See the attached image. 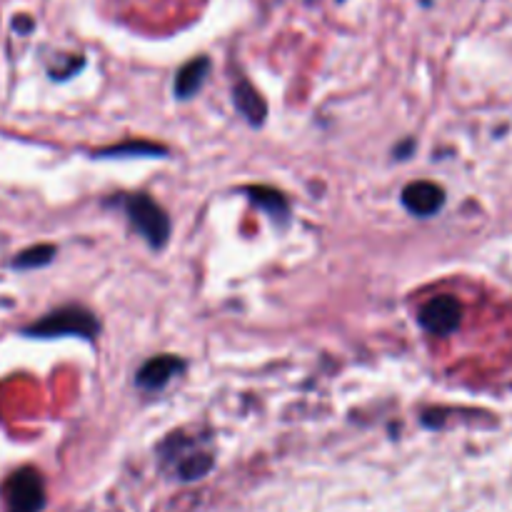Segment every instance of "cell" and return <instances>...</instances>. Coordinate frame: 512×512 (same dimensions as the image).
Returning a JSON list of instances; mask_svg holds the SVG:
<instances>
[{
	"label": "cell",
	"mask_w": 512,
	"mask_h": 512,
	"mask_svg": "<svg viewBox=\"0 0 512 512\" xmlns=\"http://www.w3.org/2000/svg\"><path fill=\"white\" fill-rule=\"evenodd\" d=\"M100 333V320L95 318L93 310L83 308V305H63L35 323L25 325L20 335L33 340H55V338H80V340H95Z\"/></svg>",
	"instance_id": "6da1fadb"
},
{
	"label": "cell",
	"mask_w": 512,
	"mask_h": 512,
	"mask_svg": "<svg viewBox=\"0 0 512 512\" xmlns=\"http://www.w3.org/2000/svg\"><path fill=\"white\" fill-rule=\"evenodd\" d=\"M110 203L120 205L123 213L128 215L130 225L138 230L140 238L150 245V248L160 250L165 248L170 238V218L150 195L145 193H120L113 195Z\"/></svg>",
	"instance_id": "7a4b0ae2"
},
{
	"label": "cell",
	"mask_w": 512,
	"mask_h": 512,
	"mask_svg": "<svg viewBox=\"0 0 512 512\" xmlns=\"http://www.w3.org/2000/svg\"><path fill=\"white\" fill-rule=\"evenodd\" d=\"M5 512H40L45 505V485L38 470L20 468L3 483Z\"/></svg>",
	"instance_id": "3957f363"
},
{
	"label": "cell",
	"mask_w": 512,
	"mask_h": 512,
	"mask_svg": "<svg viewBox=\"0 0 512 512\" xmlns=\"http://www.w3.org/2000/svg\"><path fill=\"white\" fill-rule=\"evenodd\" d=\"M418 323L430 335L445 338V335L455 333L460 328V323H463V305H460V300L455 295H435V298H430L420 308Z\"/></svg>",
	"instance_id": "277c9868"
},
{
	"label": "cell",
	"mask_w": 512,
	"mask_h": 512,
	"mask_svg": "<svg viewBox=\"0 0 512 512\" xmlns=\"http://www.w3.org/2000/svg\"><path fill=\"white\" fill-rule=\"evenodd\" d=\"M185 370V363L178 355H155L150 358L143 368L135 375V385L145 393H155V390H163L170 380L178 378Z\"/></svg>",
	"instance_id": "5b68a950"
},
{
	"label": "cell",
	"mask_w": 512,
	"mask_h": 512,
	"mask_svg": "<svg viewBox=\"0 0 512 512\" xmlns=\"http://www.w3.org/2000/svg\"><path fill=\"white\" fill-rule=\"evenodd\" d=\"M403 205L415 218H430L445 205V190L430 180H415V183L405 185Z\"/></svg>",
	"instance_id": "8992f818"
},
{
	"label": "cell",
	"mask_w": 512,
	"mask_h": 512,
	"mask_svg": "<svg viewBox=\"0 0 512 512\" xmlns=\"http://www.w3.org/2000/svg\"><path fill=\"white\" fill-rule=\"evenodd\" d=\"M233 103L238 108V113L248 120L250 125H263L268 118V103H265L263 95L255 90V85L248 78L238 75V80L233 83Z\"/></svg>",
	"instance_id": "52a82bcc"
},
{
	"label": "cell",
	"mask_w": 512,
	"mask_h": 512,
	"mask_svg": "<svg viewBox=\"0 0 512 512\" xmlns=\"http://www.w3.org/2000/svg\"><path fill=\"white\" fill-rule=\"evenodd\" d=\"M243 193L248 195L250 203H253L255 208L263 210L275 225H285L290 220V203L280 190L268 188V185H248Z\"/></svg>",
	"instance_id": "ba28073f"
},
{
	"label": "cell",
	"mask_w": 512,
	"mask_h": 512,
	"mask_svg": "<svg viewBox=\"0 0 512 512\" xmlns=\"http://www.w3.org/2000/svg\"><path fill=\"white\" fill-rule=\"evenodd\" d=\"M208 75H210V58L198 55V58L188 60V63L178 70V75H175V85H173L175 98L190 100L193 95H198V90L203 88Z\"/></svg>",
	"instance_id": "9c48e42d"
},
{
	"label": "cell",
	"mask_w": 512,
	"mask_h": 512,
	"mask_svg": "<svg viewBox=\"0 0 512 512\" xmlns=\"http://www.w3.org/2000/svg\"><path fill=\"white\" fill-rule=\"evenodd\" d=\"M168 150L163 145L148 143V140H130V143L113 145V148L98 150L95 158H163Z\"/></svg>",
	"instance_id": "30bf717a"
},
{
	"label": "cell",
	"mask_w": 512,
	"mask_h": 512,
	"mask_svg": "<svg viewBox=\"0 0 512 512\" xmlns=\"http://www.w3.org/2000/svg\"><path fill=\"white\" fill-rule=\"evenodd\" d=\"M55 253H58V250H55V245H48V243L33 245V248L20 250V253L13 258V263H10V268H13V270L45 268V265L53 263Z\"/></svg>",
	"instance_id": "8fae6325"
},
{
	"label": "cell",
	"mask_w": 512,
	"mask_h": 512,
	"mask_svg": "<svg viewBox=\"0 0 512 512\" xmlns=\"http://www.w3.org/2000/svg\"><path fill=\"white\" fill-rule=\"evenodd\" d=\"M80 68H83V58L68 55V58L60 60L58 65H50L48 73H50V78H53V80H68V78H73V75L78 73Z\"/></svg>",
	"instance_id": "7c38bea8"
},
{
	"label": "cell",
	"mask_w": 512,
	"mask_h": 512,
	"mask_svg": "<svg viewBox=\"0 0 512 512\" xmlns=\"http://www.w3.org/2000/svg\"><path fill=\"white\" fill-rule=\"evenodd\" d=\"M13 25L18 33H30V30H33V20L30 18H15Z\"/></svg>",
	"instance_id": "4fadbf2b"
},
{
	"label": "cell",
	"mask_w": 512,
	"mask_h": 512,
	"mask_svg": "<svg viewBox=\"0 0 512 512\" xmlns=\"http://www.w3.org/2000/svg\"><path fill=\"white\" fill-rule=\"evenodd\" d=\"M308 3H315V0H308Z\"/></svg>",
	"instance_id": "5bb4252c"
}]
</instances>
